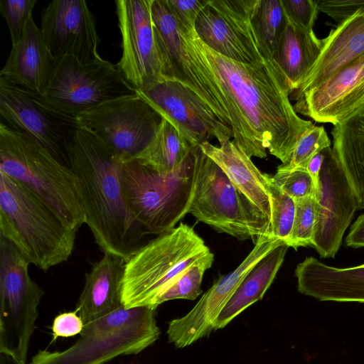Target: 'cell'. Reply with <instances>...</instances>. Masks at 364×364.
Masks as SVG:
<instances>
[{"instance_id":"obj_19","label":"cell","mask_w":364,"mask_h":364,"mask_svg":"<svg viewBox=\"0 0 364 364\" xmlns=\"http://www.w3.org/2000/svg\"><path fill=\"white\" fill-rule=\"evenodd\" d=\"M151 16L165 57L168 80H176L190 89L220 120L231 128L230 118L224 102L186 49L178 23L163 0H152Z\"/></svg>"},{"instance_id":"obj_1","label":"cell","mask_w":364,"mask_h":364,"mask_svg":"<svg viewBox=\"0 0 364 364\" xmlns=\"http://www.w3.org/2000/svg\"><path fill=\"white\" fill-rule=\"evenodd\" d=\"M178 25L186 49L227 108L233 141L250 158H265L267 149L287 162L314 124L294 109L287 80L274 60H232L205 46L194 28Z\"/></svg>"},{"instance_id":"obj_14","label":"cell","mask_w":364,"mask_h":364,"mask_svg":"<svg viewBox=\"0 0 364 364\" xmlns=\"http://www.w3.org/2000/svg\"><path fill=\"white\" fill-rule=\"evenodd\" d=\"M257 0H208L198 15L195 31L217 53L242 63L265 60L252 25Z\"/></svg>"},{"instance_id":"obj_39","label":"cell","mask_w":364,"mask_h":364,"mask_svg":"<svg viewBox=\"0 0 364 364\" xmlns=\"http://www.w3.org/2000/svg\"><path fill=\"white\" fill-rule=\"evenodd\" d=\"M318 10L339 25L354 14L364 11V1L317 0Z\"/></svg>"},{"instance_id":"obj_24","label":"cell","mask_w":364,"mask_h":364,"mask_svg":"<svg viewBox=\"0 0 364 364\" xmlns=\"http://www.w3.org/2000/svg\"><path fill=\"white\" fill-rule=\"evenodd\" d=\"M323 41L319 56L295 94L316 87L364 55V11L338 25Z\"/></svg>"},{"instance_id":"obj_33","label":"cell","mask_w":364,"mask_h":364,"mask_svg":"<svg viewBox=\"0 0 364 364\" xmlns=\"http://www.w3.org/2000/svg\"><path fill=\"white\" fill-rule=\"evenodd\" d=\"M331 141L323 127L313 126L306 131L297 142L289 160L278 169H306L311 159L327 147Z\"/></svg>"},{"instance_id":"obj_42","label":"cell","mask_w":364,"mask_h":364,"mask_svg":"<svg viewBox=\"0 0 364 364\" xmlns=\"http://www.w3.org/2000/svg\"><path fill=\"white\" fill-rule=\"evenodd\" d=\"M324 159L323 151H321L318 154H316L309 161L306 170L313 178L314 183L316 186L318 182V175L323 164Z\"/></svg>"},{"instance_id":"obj_30","label":"cell","mask_w":364,"mask_h":364,"mask_svg":"<svg viewBox=\"0 0 364 364\" xmlns=\"http://www.w3.org/2000/svg\"><path fill=\"white\" fill-rule=\"evenodd\" d=\"M251 21L263 56L272 59L287 22L282 0H257Z\"/></svg>"},{"instance_id":"obj_6","label":"cell","mask_w":364,"mask_h":364,"mask_svg":"<svg viewBox=\"0 0 364 364\" xmlns=\"http://www.w3.org/2000/svg\"><path fill=\"white\" fill-rule=\"evenodd\" d=\"M209 251L194 229L183 223L143 244L125 263L123 306L153 308L155 299Z\"/></svg>"},{"instance_id":"obj_10","label":"cell","mask_w":364,"mask_h":364,"mask_svg":"<svg viewBox=\"0 0 364 364\" xmlns=\"http://www.w3.org/2000/svg\"><path fill=\"white\" fill-rule=\"evenodd\" d=\"M136 90L117 68L101 59L83 64L72 58L57 59L52 82L43 95L56 109L74 118Z\"/></svg>"},{"instance_id":"obj_41","label":"cell","mask_w":364,"mask_h":364,"mask_svg":"<svg viewBox=\"0 0 364 364\" xmlns=\"http://www.w3.org/2000/svg\"><path fill=\"white\" fill-rule=\"evenodd\" d=\"M345 242L350 247H364V214L360 215L351 225Z\"/></svg>"},{"instance_id":"obj_5","label":"cell","mask_w":364,"mask_h":364,"mask_svg":"<svg viewBox=\"0 0 364 364\" xmlns=\"http://www.w3.org/2000/svg\"><path fill=\"white\" fill-rule=\"evenodd\" d=\"M121 178L136 221L146 235H159L174 228L188 213L196 178L193 150L178 168L167 174H161L136 159L122 161Z\"/></svg>"},{"instance_id":"obj_18","label":"cell","mask_w":364,"mask_h":364,"mask_svg":"<svg viewBox=\"0 0 364 364\" xmlns=\"http://www.w3.org/2000/svg\"><path fill=\"white\" fill-rule=\"evenodd\" d=\"M41 30L55 59L87 64L100 60L95 18L83 0H54L41 13Z\"/></svg>"},{"instance_id":"obj_40","label":"cell","mask_w":364,"mask_h":364,"mask_svg":"<svg viewBox=\"0 0 364 364\" xmlns=\"http://www.w3.org/2000/svg\"><path fill=\"white\" fill-rule=\"evenodd\" d=\"M84 322L76 311L65 312L57 316L53 323V341L59 337H71L80 333Z\"/></svg>"},{"instance_id":"obj_23","label":"cell","mask_w":364,"mask_h":364,"mask_svg":"<svg viewBox=\"0 0 364 364\" xmlns=\"http://www.w3.org/2000/svg\"><path fill=\"white\" fill-rule=\"evenodd\" d=\"M125 263L122 257L105 252L86 274L75 309L84 323L124 306L122 288Z\"/></svg>"},{"instance_id":"obj_32","label":"cell","mask_w":364,"mask_h":364,"mask_svg":"<svg viewBox=\"0 0 364 364\" xmlns=\"http://www.w3.org/2000/svg\"><path fill=\"white\" fill-rule=\"evenodd\" d=\"M271 203V236L287 242L294 220L295 200L282 191L265 173Z\"/></svg>"},{"instance_id":"obj_7","label":"cell","mask_w":364,"mask_h":364,"mask_svg":"<svg viewBox=\"0 0 364 364\" xmlns=\"http://www.w3.org/2000/svg\"><path fill=\"white\" fill-rule=\"evenodd\" d=\"M154 311L149 306H122L85 323L68 348L41 350L28 364H105L122 355L138 354L159 337Z\"/></svg>"},{"instance_id":"obj_9","label":"cell","mask_w":364,"mask_h":364,"mask_svg":"<svg viewBox=\"0 0 364 364\" xmlns=\"http://www.w3.org/2000/svg\"><path fill=\"white\" fill-rule=\"evenodd\" d=\"M30 262L0 236V353L16 364H27L31 338L44 291L28 274Z\"/></svg>"},{"instance_id":"obj_34","label":"cell","mask_w":364,"mask_h":364,"mask_svg":"<svg viewBox=\"0 0 364 364\" xmlns=\"http://www.w3.org/2000/svg\"><path fill=\"white\" fill-rule=\"evenodd\" d=\"M292 230L287 242L289 247L311 246L316 222L314 195L295 200Z\"/></svg>"},{"instance_id":"obj_4","label":"cell","mask_w":364,"mask_h":364,"mask_svg":"<svg viewBox=\"0 0 364 364\" xmlns=\"http://www.w3.org/2000/svg\"><path fill=\"white\" fill-rule=\"evenodd\" d=\"M76 232L33 193L0 172V235L30 264L46 272L67 261Z\"/></svg>"},{"instance_id":"obj_31","label":"cell","mask_w":364,"mask_h":364,"mask_svg":"<svg viewBox=\"0 0 364 364\" xmlns=\"http://www.w3.org/2000/svg\"><path fill=\"white\" fill-rule=\"evenodd\" d=\"M213 261L214 255L210 251L200 257L155 299L152 307L156 309L161 304L173 299H196L203 292L200 286L203 274Z\"/></svg>"},{"instance_id":"obj_2","label":"cell","mask_w":364,"mask_h":364,"mask_svg":"<svg viewBox=\"0 0 364 364\" xmlns=\"http://www.w3.org/2000/svg\"><path fill=\"white\" fill-rule=\"evenodd\" d=\"M76 175L85 224L103 252L126 261L143 245L146 235L127 203L121 178L122 161L102 141L79 128L68 150Z\"/></svg>"},{"instance_id":"obj_11","label":"cell","mask_w":364,"mask_h":364,"mask_svg":"<svg viewBox=\"0 0 364 364\" xmlns=\"http://www.w3.org/2000/svg\"><path fill=\"white\" fill-rule=\"evenodd\" d=\"M1 122L35 140L58 161L70 167L68 150L76 118L53 107L43 95L0 76Z\"/></svg>"},{"instance_id":"obj_21","label":"cell","mask_w":364,"mask_h":364,"mask_svg":"<svg viewBox=\"0 0 364 364\" xmlns=\"http://www.w3.org/2000/svg\"><path fill=\"white\" fill-rule=\"evenodd\" d=\"M56 63L32 17L20 40L12 46L0 76L43 95L52 82Z\"/></svg>"},{"instance_id":"obj_29","label":"cell","mask_w":364,"mask_h":364,"mask_svg":"<svg viewBox=\"0 0 364 364\" xmlns=\"http://www.w3.org/2000/svg\"><path fill=\"white\" fill-rule=\"evenodd\" d=\"M193 148L176 127L163 118L151 142L134 159L161 174H167L183 164Z\"/></svg>"},{"instance_id":"obj_43","label":"cell","mask_w":364,"mask_h":364,"mask_svg":"<svg viewBox=\"0 0 364 364\" xmlns=\"http://www.w3.org/2000/svg\"><path fill=\"white\" fill-rule=\"evenodd\" d=\"M1 354L0 364H16L11 359L3 353Z\"/></svg>"},{"instance_id":"obj_12","label":"cell","mask_w":364,"mask_h":364,"mask_svg":"<svg viewBox=\"0 0 364 364\" xmlns=\"http://www.w3.org/2000/svg\"><path fill=\"white\" fill-rule=\"evenodd\" d=\"M122 161L134 159L151 142L163 117L136 92L119 97L76 117Z\"/></svg>"},{"instance_id":"obj_28","label":"cell","mask_w":364,"mask_h":364,"mask_svg":"<svg viewBox=\"0 0 364 364\" xmlns=\"http://www.w3.org/2000/svg\"><path fill=\"white\" fill-rule=\"evenodd\" d=\"M289 247L283 242L250 270L218 316L214 330L225 327L245 309L262 299L282 266Z\"/></svg>"},{"instance_id":"obj_16","label":"cell","mask_w":364,"mask_h":364,"mask_svg":"<svg viewBox=\"0 0 364 364\" xmlns=\"http://www.w3.org/2000/svg\"><path fill=\"white\" fill-rule=\"evenodd\" d=\"M324 159L315 191L316 222L311 246L321 257H334L358 209L350 183L331 146Z\"/></svg>"},{"instance_id":"obj_25","label":"cell","mask_w":364,"mask_h":364,"mask_svg":"<svg viewBox=\"0 0 364 364\" xmlns=\"http://www.w3.org/2000/svg\"><path fill=\"white\" fill-rule=\"evenodd\" d=\"M226 174L232 184L271 220V203L265 173L233 140L215 146L208 141L199 145Z\"/></svg>"},{"instance_id":"obj_36","label":"cell","mask_w":364,"mask_h":364,"mask_svg":"<svg viewBox=\"0 0 364 364\" xmlns=\"http://www.w3.org/2000/svg\"><path fill=\"white\" fill-rule=\"evenodd\" d=\"M274 183L294 200L315 194L316 184L306 169H277L272 176Z\"/></svg>"},{"instance_id":"obj_8","label":"cell","mask_w":364,"mask_h":364,"mask_svg":"<svg viewBox=\"0 0 364 364\" xmlns=\"http://www.w3.org/2000/svg\"><path fill=\"white\" fill-rule=\"evenodd\" d=\"M193 150L196 178L188 213L240 240L251 239L255 243L259 237L271 235L270 218L232 184L199 145Z\"/></svg>"},{"instance_id":"obj_20","label":"cell","mask_w":364,"mask_h":364,"mask_svg":"<svg viewBox=\"0 0 364 364\" xmlns=\"http://www.w3.org/2000/svg\"><path fill=\"white\" fill-rule=\"evenodd\" d=\"M294 96L296 113L321 123L343 121L364 104V55L316 87Z\"/></svg>"},{"instance_id":"obj_26","label":"cell","mask_w":364,"mask_h":364,"mask_svg":"<svg viewBox=\"0 0 364 364\" xmlns=\"http://www.w3.org/2000/svg\"><path fill=\"white\" fill-rule=\"evenodd\" d=\"M323 39L307 32L287 18L273 60L287 80L291 93L304 82L323 48Z\"/></svg>"},{"instance_id":"obj_17","label":"cell","mask_w":364,"mask_h":364,"mask_svg":"<svg viewBox=\"0 0 364 364\" xmlns=\"http://www.w3.org/2000/svg\"><path fill=\"white\" fill-rule=\"evenodd\" d=\"M282 243L271 235L259 237L235 269L216 281L187 314L169 323L166 331L168 342L182 348L208 336L214 330L218 316L245 275L262 258Z\"/></svg>"},{"instance_id":"obj_35","label":"cell","mask_w":364,"mask_h":364,"mask_svg":"<svg viewBox=\"0 0 364 364\" xmlns=\"http://www.w3.org/2000/svg\"><path fill=\"white\" fill-rule=\"evenodd\" d=\"M36 3V0H0V13L7 23L12 46L21 38Z\"/></svg>"},{"instance_id":"obj_38","label":"cell","mask_w":364,"mask_h":364,"mask_svg":"<svg viewBox=\"0 0 364 364\" xmlns=\"http://www.w3.org/2000/svg\"><path fill=\"white\" fill-rule=\"evenodd\" d=\"M180 24L195 27L196 21L208 0H163Z\"/></svg>"},{"instance_id":"obj_37","label":"cell","mask_w":364,"mask_h":364,"mask_svg":"<svg viewBox=\"0 0 364 364\" xmlns=\"http://www.w3.org/2000/svg\"><path fill=\"white\" fill-rule=\"evenodd\" d=\"M287 18L307 32H314L313 28L319 10L317 1L282 0Z\"/></svg>"},{"instance_id":"obj_22","label":"cell","mask_w":364,"mask_h":364,"mask_svg":"<svg viewBox=\"0 0 364 364\" xmlns=\"http://www.w3.org/2000/svg\"><path fill=\"white\" fill-rule=\"evenodd\" d=\"M298 291L319 301L364 303V264L338 268L306 257L295 269Z\"/></svg>"},{"instance_id":"obj_13","label":"cell","mask_w":364,"mask_h":364,"mask_svg":"<svg viewBox=\"0 0 364 364\" xmlns=\"http://www.w3.org/2000/svg\"><path fill=\"white\" fill-rule=\"evenodd\" d=\"M152 0H117L116 13L122 36L117 68L136 89L168 80L165 57L151 16Z\"/></svg>"},{"instance_id":"obj_27","label":"cell","mask_w":364,"mask_h":364,"mask_svg":"<svg viewBox=\"0 0 364 364\" xmlns=\"http://www.w3.org/2000/svg\"><path fill=\"white\" fill-rule=\"evenodd\" d=\"M333 151L354 192L358 208L364 209V104L333 125Z\"/></svg>"},{"instance_id":"obj_15","label":"cell","mask_w":364,"mask_h":364,"mask_svg":"<svg viewBox=\"0 0 364 364\" xmlns=\"http://www.w3.org/2000/svg\"><path fill=\"white\" fill-rule=\"evenodd\" d=\"M163 118L179 131L192 147L215 138L222 144L233 138L224 124L193 92L180 82L166 80L136 90Z\"/></svg>"},{"instance_id":"obj_3","label":"cell","mask_w":364,"mask_h":364,"mask_svg":"<svg viewBox=\"0 0 364 364\" xmlns=\"http://www.w3.org/2000/svg\"><path fill=\"white\" fill-rule=\"evenodd\" d=\"M0 172L33 193L70 228L77 231L85 223L79 182L71 168L1 122Z\"/></svg>"}]
</instances>
